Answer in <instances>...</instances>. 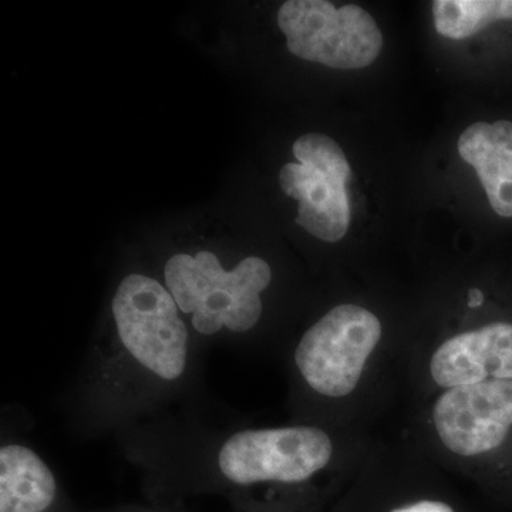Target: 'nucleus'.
<instances>
[{
    "instance_id": "f257e3e1",
    "label": "nucleus",
    "mask_w": 512,
    "mask_h": 512,
    "mask_svg": "<svg viewBox=\"0 0 512 512\" xmlns=\"http://www.w3.org/2000/svg\"><path fill=\"white\" fill-rule=\"evenodd\" d=\"M198 349L160 281L124 276L111 299L109 329L87 352L77 413L89 427L113 429L154 412L188 386Z\"/></svg>"
},
{
    "instance_id": "f03ea898",
    "label": "nucleus",
    "mask_w": 512,
    "mask_h": 512,
    "mask_svg": "<svg viewBox=\"0 0 512 512\" xmlns=\"http://www.w3.org/2000/svg\"><path fill=\"white\" fill-rule=\"evenodd\" d=\"M335 446L316 426L244 429L215 443L204 457L202 488L227 494L242 511L301 512L296 491L329 467Z\"/></svg>"
},
{
    "instance_id": "7ed1b4c3",
    "label": "nucleus",
    "mask_w": 512,
    "mask_h": 512,
    "mask_svg": "<svg viewBox=\"0 0 512 512\" xmlns=\"http://www.w3.org/2000/svg\"><path fill=\"white\" fill-rule=\"evenodd\" d=\"M271 281V266L259 256L228 269L214 252L198 251L175 254L164 266V286L198 339L248 335L262 318V293Z\"/></svg>"
},
{
    "instance_id": "20e7f679",
    "label": "nucleus",
    "mask_w": 512,
    "mask_h": 512,
    "mask_svg": "<svg viewBox=\"0 0 512 512\" xmlns=\"http://www.w3.org/2000/svg\"><path fill=\"white\" fill-rule=\"evenodd\" d=\"M382 333L375 313L352 303L336 306L303 333L293 363L313 393L328 399L349 396L359 386Z\"/></svg>"
},
{
    "instance_id": "39448f33",
    "label": "nucleus",
    "mask_w": 512,
    "mask_h": 512,
    "mask_svg": "<svg viewBox=\"0 0 512 512\" xmlns=\"http://www.w3.org/2000/svg\"><path fill=\"white\" fill-rule=\"evenodd\" d=\"M278 25L292 55L332 69H363L382 52V33L360 6L289 0L279 9Z\"/></svg>"
},
{
    "instance_id": "423d86ee",
    "label": "nucleus",
    "mask_w": 512,
    "mask_h": 512,
    "mask_svg": "<svg viewBox=\"0 0 512 512\" xmlns=\"http://www.w3.org/2000/svg\"><path fill=\"white\" fill-rule=\"evenodd\" d=\"M440 389L488 379H512V322L494 320L444 340L430 359Z\"/></svg>"
},
{
    "instance_id": "0eeeda50",
    "label": "nucleus",
    "mask_w": 512,
    "mask_h": 512,
    "mask_svg": "<svg viewBox=\"0 0 512 512\" xmlns=\"http://www.w3.org/2000/svg\"><path fill=\"white\" fill-rule=\"evenodd\" d=\"M282 191L298 200L296 224L325 242H338L350 225L346 184L311 164L289 163L279 174Z\"/></svg>"
},
{
    "instance_id": "6e6552de",
    "label": "nucleus",
    "mask_w": 512,
    "mask_h": 512,
    "mask_svg": "<svg viewBox=\"0 0 512 512\" xmlns=\"http://www.w3.org/2000/svg\"><path fill=\"white\" fill-rule=\"evenodd\" d=\"M63 493L52 467L18 441L0 447V512H57Z\"/></svg>"
},
{
    "instance_id": "1a4fd4ad",
    "label": "nucleus",
    "mask_w": 512,
    "mask_h": 512,
    "mask_svg": "<svg viewBox=\"0 0 512 512\" xmlns=\"http://www.w3.org/2000/svg\"><path fill=\"white\" fill-rule=\"evenodd\" d=\"M458 153L473 165L491 208L500 217L512 218V123L471 124L458 140Z\"/></svg>"
},
{
    "instance_id": "9d476101",
    "label": "nucleus",
    "mask_w": 512,
    "mask_h": 512,
    "mask_svg": "<svg viewBox=\"0 0 512 512\" xmlns=\"http://www.w3.org/2000/svg\"><path fill=\"white\" fill-rule=\"evenodd\" d=\"M433 18L441 36L467 39L497 20H512V0H436Z\"/></svg>"
},
{
    "instance_id": "9b49d317",
    "label": "nucleus",
    "mask_w": 512,
    "mask_h": 512,
    "mask_svg": "<svg viewBox=\"0 0 512 512\" xmlns=\"http://www.w3.org/2000/svg\"><path fill=\"white\" fill-rule=\"evenodd\" d=\"M293 156L298 163L311 164L342 183H348L350 167L345 153L335 140L319 133L305 134L293 144Z\"/></svg>"
},
{
    "instance_id": "f8f14e48",
    "label": "nucleus",
    "mask_w": 512,
    "mask_h": 512,
    "mask_svg": "<svg viewBox=\"0 0 512 512\" xmlns=\"http://www.w3.org/2000/svg\"><path fill=\"white\" fill-rule=\"evenodd\" d=\"M353 512H466L454 501L443 495L413 494L402 495V498L389 503L376 505L367 504L365 507H355Z\"/></svg>"
},
{
    "instance_id": "ddd939ff",
    "label": "nucleus",
    "mask_w": 512,
    "mask_h": 512,
    "mask_svg": "<svg viewBox=\"0 0 512 512\" xmlns=\"http://www.w3.org/2000/svg\"><path fill=\"white\" fill-rule=\"evenodd\" d=\"M481 302H483V293H481L480 291H471L470 305L477 306L480 305Z\"/></svg>"
},
{
    "instance_id": "4468645a",
    "label": "nucleus",
    "mask_w": 512,
    "mask_h": 512,
    "mask_svg": "<svg viewBox=\"0 0 512 512\" xmlns=\"http://www.w3.org/2000/svg\"><path fill=\"white\" fill-rule=\"evenodd\" d=\"M241 512H248V511H241Z\"/></svg>"
},
{
    "instance_id": "2eb2a0df",
    "label": "nucleus",
    "mask_w": 512,
    "mask_h": 512,
    "mask_svg": "<svg viewBox=\"0 0 512 512\" xmlns=\"http://www.w3.org/2000/svg\"><path fill=\"white\" fill-rule=\"evenodd\" d=\"M153 512H157V511H153Z\"/></svg>"
}]
</instances>
